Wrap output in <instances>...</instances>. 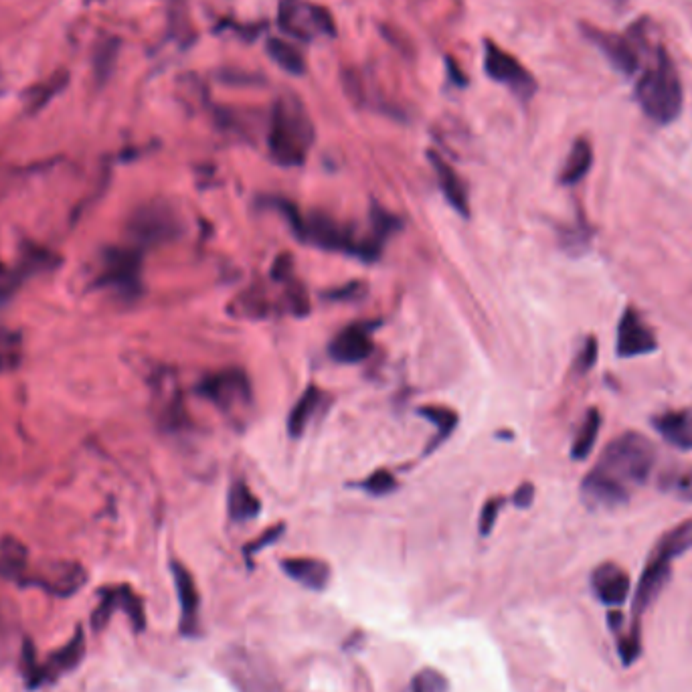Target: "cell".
<instances>
[{"instance_id": "obj_1", "label": "cell", "mask_w": 692, "mask_h": 692, "mask_svg": "<svg viewBox=\"0 0 692 692\" xmlns=\"http://www.w3.org/2000/svg\"><path fill=\"white\" fill-rule=\"evenodd\" d=\"M654 444L638 434H626L612 440L585 476L581 484V500L591 510H614L624 506L632 490L646 484L656 466Z\"/></svg>"}, {"instance_id": "obj_2", "label": "cell", "mask_w": 692, "mask_h": 692, "mask_svg": "<svg viewBox=\"0 0 692 692\" xmlns=\"http://www.w3.org/2000/svg\"><path fill=\"white\" fill-rule=\"evenodd\" d=\"M690 549H692V518L672 527L658 539L634 591L632 626H630L632 632L640 634V618L650 610V605L658 599V595L666 587L672 573V561Z\"/></svg>"}, {"instance_id": "obj_3", "label": "cell", "mask_w": 692, "mask_h": 692, "mask_svg": "<svg viewBox=\"0 0 692 692\" xmlns=\"http://www.w3.org/2000/svg\"><path fill=\"white\" fill-rule=\"evenodd\" d=\"M314 138V124L302 102L294 96L278 98L272 108L268 132V150L272 160L286 168L302 166L308 158Z\"/></svg>"}, {"instance_id": "obj_4", "label": "cell", "mask_w": 692, "mask_h": 692, "mask_svg": "<svg viewBox=\"0 0 692 692\" xmlns=\"http://www.w3.org/2000/svg\"><path fill=\"white\" fill-rule=\"evenodd\" d=\"M634 94L642 112L656 124L664 126L680 116L684 104L682 81L666 49H658L654 63L638 79Z\"/></svg>"}, {"instance_id": "obj_5", "label": "cell", "mask_w": 692, "mask_h": 692, "mask_svg": "<svg viewBox=\"0 0 692 692\" xmlns=\"http://www.w3.org/2000/svg\"><path fill=\"white\" fill-rule=\"evenodd\" d=\"M96 286L132 300L142 292V251L138 247L106 249L96 274Z\"/></svg>"}, {"instance_id": "obj_6", "label": "cell", "mask_w": 692, "mask_h": 692, "mask_svg": "<svg viewBox=\"0 0 692 692\" xmlns=\"http://www.w3.org/2000/svg\"><path fill=\"white\" fill-rule=\"evenodd\" d=\"M278 23L288 35L300 41L336 35L332 15L324 7L308 3V0H282L278 9Z\"/></svg>"}, {"instance_id": "obj_7", "label": "cell", "mask_w": 692, "mask_h": 692, "mask_svg": "<svg viewBox=\"0 0 692 692\" xmlns=\"http://www.w3.org/2000/svg\"><path fill=\"white\" fill-rule=\"evenodd\" d=\"M484 71L492 81L506 85L521 100H531L537 92V81L531 71L492 41L484 43Z\"/></svg>"}, {"instance_id": "obj_8", "label": "cell", "mask_w": 692, "mask_h": 692, "mask_svg": "<svg viewBox=\"0 0 692 692\" xmlns=\"http://www.w3.org/2000/svg\"><path fill=\"white\" fill-rule=\"evenodd\" d=\"M197 391L221 411H235L251 401V383L241 369L213 373L201 381Z\"/></svg>"}, {"instance_id": "obj_9", "label": "cell", "mask_w": 692, "mask_h": 692, "mask_svg": "<svg viewBox=\"0 0 692 692\" xmlns=\"http://www.w3.org/2000/svg\"><path fill=\"white\" fill-rule=\"evenodd\" d=\"M130 231L142 245H158L177 237L181 231L179 215L164 203H150L140 207L132 221Z\"/></svg>"}, {"instance_id": "obj_10", "label": "cell", "mask_w": 692, "mask_h": 692, "mask_svg": "<svg viewBox=\"0 0 692 692\" xmlns=\"http://www.w3.org/2000/svg\"><path fill=\"white\" fill-rule=\"evenodd\" d=\"M377 322H355L342 328L330 342L328 353L336 363L342 365H357L369 359L375 351L373 330Z\"/></svg>"}, {"instance_id": "obj_11", "label": "cell", "mask_w": 692, "mask_h": 692, "mask_svg": "<svg viewBox=\"0 0 692 692\" xmlns=\"http://www.w3.org/2000/svg\"><path fill=\"white\" fill-rule=\"evenodd\" d=\"M658 349V338L652 332V328L642 320V316L628 308L618 324V338H616V351L622 359H634L652 355Z\"/></svg>"}, {"instance_id": "obj_12", "label": "cell", "mask_w": 692, "mask_h": 692, "mask_svg": "<svg viewBox=\"0 0 692 692\" xmlns=\"http://www.w3.org/2000/svg\"><path fill=\"white\" fill-rule=\"evenodd\" d=\"M170 571H172V579H175L179 605H181V632H183V636L195 638V636H199V628H201V622H199V608H201L199 589L195 585L193 575L189 573V569L185 565L172 561Z\"/></svg>"}, {"instance_id": "obj_13", "label": "cell", "mask_w": 692, "mask_h": 692, "mask_svg": "<svg viewBox=\"0 0 692 692\" xmlns=\"http://www.w3.org/2000/svg\"><path fill=\"white\" fill-rule=\"evenodd\" d=\"M591 589L603 605H624L630 595V575L616 563H603L591 573Z\"/></svg>"}, {"instance_id": "obj_14", "label": "cell", "mask_w": 692, "mask_h": 692, "mask_svg": "<svg viewBox=\"0 0 692 692\" xmlns=\"http://www.w3.org/2000/svg\"><path fill=\"white\" fill-rule=\"evenodd\" d=\"M427 158L431 162V166H434V172H436V177H438V183H440V189L446 197V201L450 203V207L462 215V217H470V201H468V189L462 181V177L456 172V168L444 160L440 154H436L434 150H429L427 152Z\"/></svg>"}, {"instance_id": "obj_15", "label": "cell", "mask_w": 692, "mask_h": 692, "mask_svg": "<svg viewBox=\"0 0 692 692\" xmlns=\"http://www.w3.org/2000/svg\"><path fill=\"white\" fill-rule=\"evenodd\" d=\"M652 423L666 444L680 452L692 450V409L660 413Z\"/></svg>"}, {"instance_id": "obj_16", "label": "cell", "mask_w": 692, "mask_h": 692, "mask_svg": "<svg viewBox=\"0 0 692 692\" xmlns=\"http://www.w3.org/2000/svg\"><path fill=\"white\" fill-rule=\"evenodd\" d=\"M282 569L284 573L304 585L306 589H312V591H322L326 589L328 581H330V567L328 563L320 561V559H314V557H290V559H284L282 561Z\"/></svg>"}, {"instance_id": "obj_17", "label": "cell", "mask_w": 692, "mask_h": 692, "mask_svg": "<svg viewBox=\"0 0 692 692\" xmlns=\"http://www.w3.org/2000/svg\"><path fill=\"white\" fill-rule=\"evenodd\" d=\"M589 35L597 43V47L610 57L614 67H618L626 75L636 73V69H638V55H636L632 43L626 37L608 35V33H601V31H591Z\"/></svg>"}, {"instance_id": "obj_18", "label": "cell", "mask_w": 692, "mask_h": 692, "mask_svg": "<svg viewBox=\"0 0 692 692\" xmlns=\"http://www.w3.org/2000/svg\"><path fill=\"white\" fill-rule=\"evenodd\" d=\"M227 512L233 523L241 525L259 516V512H262V502H259V498L251 492V488L245 482L237 480L231 484L227 494Z\"/></svg>"}, {"instance_id": "obj_19", "label": "cell", "mask_w": 692, "mask_h": 692, "mask_svg": "<svg viewBox=\"0 0 692 692\" xmlns=\"http://www.w3.org/2000/svg\"><path fill=\"white\" fill-rule=\"evenodd\" d=\"M591 164H593V148L585 138H579L573 144V148H571V152L563 164L561 177H559L561 185L573 187V185L581 183L587 177Z\"/></svg>"}, {"instance_id": "obj_20", "label": "cell", "mask_w": 692, "mask_h": 692, "mask_svg": "<svg viewBox=\"0 0 692 692\" xmlns=\"http://www.w3.org/2000/svg\"><path fill=\"white\" fill-rule=\"evenodd\" d=\"M417 413L423 419H427L429 423H434L438 427V436L434 438V442H431V446L427 448V454L436 452L454 434L458 423H460V415L454 409L442 407V405H425V407H419Z\"/></svg>"}, {"instance_id": "obj_21", "label": "cell", "mask_w": 692, "mask_h": 692, "mask_svg": "<svg viewBox=\"0 0 692 692\" xmlns=\"http://www.w3.org/2000/svg\"><path fill=\"white\" fill-rule=\"evenodd\" d=\"M320 401H322V393L318 387H308L302 397L298 399V403L292 407L290 415H288V434L290 438H300L310 419L314 417V413L318 411L320 407Z\"/></svg>"}, {"instance_id": "obj_22", "label": "cell", "mask_w": 692, "mask_h": 692, "mask_svg": "<svg viewBox=\"0 0 692 692\" xmlns=\"http://www.w3.org/2000/svg\"><path fill=\"white\" fill-rule=\"evenodd\" d=\"M599 429H601V413H599V409L591 407L585 413V417L577 429V434L573 438V446H571V458L573 460L581 462L593 452L597 438H599Z\"/></svg>"}, {"instance_id": "obj_23", "label": "cell", "mask_w": 692, "mask_h": 692, "mask_svg": "<svg viewBox=\"0 0 692 692\" xmlns=\"http://www.w3.org/2000/svg\"><path fill=\"white\" fill-rule=\"evenodd\" d=\"M41 581L49 591L59 593V595H69L77 587L83 585L85 573L75 563H57L49 569V573H45V577Z\"/></svg>"}, {"instance_id": "obj_24", "label": "cell", "mask_w": 692, "mask_h": 692, "mask_svg": "<svg viewBox=\"0 0 692 692\" xmlns=\"http://www.w3.org/2000/svg\"><path fill=\"white\" fill-rule=\"evenodd\" d=\"M266 51L272 57V61L280 69H284L286 73H290V75H304L306 73V59L296 45H292L284 39L272 37L266 43Z\"/></svg>"}, {"instance_id": "obj_25", "label": "cell", "mask_w": 692, "mask_h": 692, "mask_svg": "<svg viewBox=\"0 0 692 692\" xmlns=\"http://www.w3.org/2000/svg\"><path fill=\"white\" fill-rule=\"evenodd\" d=\"M23 334L0 326V375L19 369L23 361Z\"/></svg>"}, {"instance_id": "obj_26", "label": "cell", "mask_w": 692, "mask_h": 692, "mask_svg": "<svg viewBox=\"0 0 692 692\" xmlns=\"http://www.w3.org/2000/svg\"><path fill=\"white\" fill-rule=\"evenodd\" d=\"M660 490L680 502H692V468H672L662 474Z\"/></svg>"}, {"instance_id": "obj_27", "label": "cell", "mask_w": 692, "mask_h": 692, "mask_svg": "<svg viewBox=\"0 0 692 692\" xmlns=\"http://www.w3.org/2000/svg\"><path fill=\"white\" fill-rule=\"evenodd\" d=\"M83 650H85V638H83V632L79 630L73 640L53 656V660L49 662V668L55 670V674L59 672H65V670H71L73 666L79 664L81 656H83Z\"/></svg>"}, {"instance_id": "obj_28", "label": "cell", "mask_w": 692, "mask_h": 692, "mask_svg": "<svg viewBox=\"0 0 692 692\" xmlns=\"http://www.w3.org/2000/svg\"><path fill=\"white\" fill-rule=\"evenodd\" d=\"M448 678L436 668H423L411 678V692H448Z\"/></svg>"}, {"instance_id": "obj_29", "label": "cell", "mask_w": 692, "mask_h": 692, "mask_svg": "<svg viewBox=\"0 0 692 692\" xmlns=\"http://www.w3.org/2000/svg\"><path fill=\"white\" fill-rule=\"evenodd\" d=\"M27 551L21 543L9 539L0 545V567L7 573H19L25 567Z\"/></svg>"}, {"instance_id": "obj_30", "label": "cell", "mask_w": 692, "mask_h": 692, "mask_svg": "<svg viewBox=\"0 0 692 692\" xmlns=\"http://www.w3.org/2000/svg\"><path fill=\"white\" fill-rule=\"evenodd\" d=\"M397 486H399V482H397V478L389 470H377L365 482L359 484V488L365 490L371 496H387Z\"/></svg>"}, {"instance_id": "obj_31", "label": "cell", "mask_w": 692, "mask_h": 692, "mask_svg": "<svg viewBox=\"0 0 692 692\" xmlns=\"http://www.w3.org/2000/svg\"><path fill=\"white\" fill-rule=\"evenodd\" d=\"M286 284H290L288 292H286V298H288V306H290L292 314L294 316H306L310 312V298H308L304 286L300 282H296V280H290Z\"/></svg>"}, {"instance_id": "obj_32", "label": "cell", "mask_w": 692, "mask_h": 692, "mask_svg": "<svg viewBox=\"0 0 692 692\" xmlns=\"http://www.w3.org/2000/svg\"><path fill=\"white\" fill-rule=\"evenodd\" d=\"M65 83V77L61 79V75H55V77H49L43 85H41V90L35 88L33 90V96H29L33 108H43L55 94H59L61 90V85Z\"/></svg>"}, {"instance_id": "obj_33", "label": "cell", "mask_w": 692, "mask_h": 692, "mask_svg": "<svg viewBox=\"0 0 692 692\" xmlns=\"http://www.w3.org/2000/svg\"><path fill=\"white\" fill-rule=\"evenodd\" d=\"M502 504H504V498H490L484 504V508L480 512V523H478L482 537H488L492 533V529H494V525L498 521V514H500Z\"/></svg>"}, {"instance_id": "obj_34", "label": "cell", "mask_w": 692, "mask_h": 692, "mask_svg": "<svg viewBox=\"0 0 692 692\" xmlns=\"http://www.w3.org/2000/svg\"><path fill=\"white\" fill-rule=\"evenodd\" d=\"M597 353H599V349H597V340H595L593 336L585 338V342H583V346H581V351H579V355H577V359H575V371L581 373V375L587 373V371H591L593 365L597 363Z\"/></svg>"}, {"instance_id": "obj_35", "label": "cell", "mask_w": 692, "mask_h": 692, "mask_svg": "<svg viewBox=\"0 0 692 692\" xmlns=\"http://www.w3.org/2000/svg\"><path fill=\"white\" fill-rule=\"evenodd\" d=\"M116 53H118V45L108 41L106 45H100L98 49V55H96V71H98V77L104 79L110 75V69H112V63L116 59Z\"/></svg>"}, {"instance_id": "obj_36", "label": "cell", "mask_w": 692, "mask_h": 692, "mask_svg": "<svg viewBox=\"0 0 692 692\" xmlns=\"http://www.w3.org/2000/svg\"><path fill=\"white\" fill-rule=\"evenodd\" d=\"M284 531H286V525H284V523H282V525H276V527H272V529H268L257 541H253L251 545L245 547V555H247V557H249V555H255V553H259V551H264L266 547L274 545V543L284 535Z\"/></svg>"}, {"instance_id": "obj_37", "label": "cell", "mask_w": 692, "mask_h": 692, "mask_svg": "<svg viewBox=\"0 0 692 692\" xmlns=\"http://www.w3.org/2000/svg\"><path fill=\"white\" fill-rule=\"evenodd\" d=\"M292 272H294V259L290 253H282L278 255V259L274 262L272 268V278L278 282H290L292 280Z\"/></svg>"}, {"instance_id": "obj_38", "label": "cell", "mask_w": 692, "mask_h": 692, "mask_svg": "<svg viewBox=\"0 0 692 692\" xmlns=\"http://www.w3.org/2000/svg\"><path fill=\"white\" fill-rule=\"evenodd\" d=\"M363 292H365V288L361 286V282H351L349 286H342V288H338V290L328 292V298H330V300H340V302H344V300L359 298Z\"/></svg>"}, {"instance_id": "obj_39", "label": "cell", "mask_w": 692, "mask_h": 692, "mask_svg": "<svg viewBox=\"0 0 692 692\" xmlns=\"http://www.w3.org/2000/svg\"><path fill=\"white\" fill-rule=\"evenodd\" d=\"M535 500V486L531 482H525L516 488L514 496H512V502L518 506V508H529Z\"/></svg>"}]
</instances>
